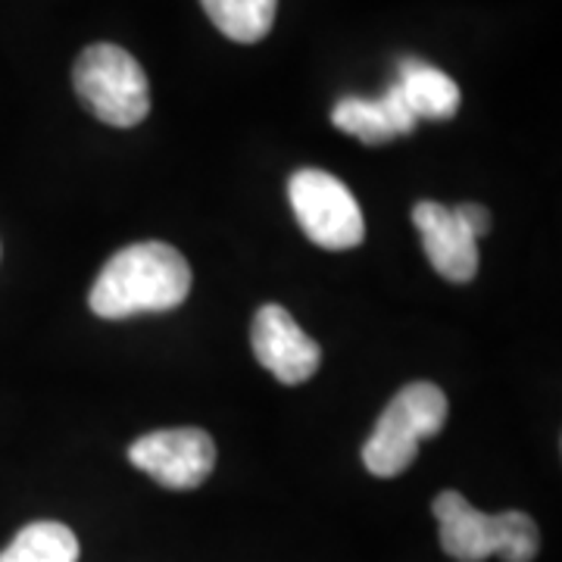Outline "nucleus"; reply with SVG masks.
<instances>
[{
    "instance_id": "3",
    "label": "nucleus",
    "mask_w": 562,
    "mask_h": 562,
    "mask_svg": "<svg viewBox=\"0 0 562 562\" xmlns=\"http://www.w3.org/2000/svg\"><path fill=\"white\" fill-rule=\"evenodd\" d=\"M81 103L113 128H135L150 113V85L140 63L116 44H91L72 66Z\"/></svg>"
},
{
    "instance_id": "5",
    "label": "nucleus",
    "mask_w": 562,
    "mask_h": 562,
    "mask_svg": "<svg viewBox=\"0 0 562 562\" xmlns=\"http://www.w3.org/2000/svg\"><path fill=\"white\" fill-rule=\"evenodd\" d=\"M128 460L162 487L194 491L216 465V443L203 428H162L132 443Z\"/></svg>"
},
{
    "instance_id": "9",
    "label": "nucleus",
    "mask_w": 562,
    "mask_h": 562,
    "mask_svg": "<svg viewBox=\"0 0 562 562\" xmlns=\"http://www.w3.org/2000/svg\"><path fill=\"white\" fill-rule=\"evenodd\" d=\"M331 122L344 135H353L369 147H379L387 140L409 135L419 120L413 116V110L403 101L401 88L391 85L379 101H366V98H344L331 110Z\"/></svg>"
},
{
    "instance_id": "13",
    "label": "nucleus",
    "mask_w": 562,
    "mask_h": 562,
    "mask_svg": "<svg viewBox=\"0 0 562 562\" xmlns=\"http://www.w3.org/2000/svg\"><path fill=\"white\" fill-rule=\"evenodd\" d=\"M501 519V547H497V557L503 562H531L541 550V531L535 519L528 513L519 509H506L497 513Z\"/></svg>"
},
{
    "instance_id": "10",
    "label": "nucleus",
    "mask_w": 562,
    "mask_h": 562,
    "mask_svg": "<svg viewBox=\"0 0 562 562\" xmlns=\"http://www.w3.org/2000/svg\"><path fill=\"white\" fill-rule=\"evenodd\" d=\"M394 85L401 88L403 101L416 120L447 122L460 110V85L431 63L413 60V57L401 60Z\"/></svg>"
},
{
    "instance_id": "4",
    "label": "nucleus",
    "mask_w": 562,
    "mask_h": 562,
    "mask_svg": "<svg viewBox=\"0 0 562 562\" xmlns=\"http://www.w3.org/2000/svg\"><path fill=\"white\" fill-rule=\"evenodd\" d=\"M288 201L303 235L322 250H353L366 238V220L353 191L325 169H301L288 181Z\"/></svg>"
},
{
    "instance_id": "7",
    "label": "nucleus",
    "mask_w": 562,
    "mask_h": 562,
    "mask_svg": "<svg viewBox=\"0 0 562 562\" xmlns=\"http://www.w3.org/2000/svg\"><path fill=\"white\" fill-rule=\"evenodd\" d=\"M413 225L419 228L422 250L441 279L465 284L479 276V241L457 222L450 206L435 201L416 203Z\"/></svg>"
},
{
    "instance_id": "2",
    "label": "nucleus",
    "mask_w": 562,
    "mask_h": 562,
    "mask_svg": "<svg viewBox=\"0 0 562 562\" xmlns=\"http://www.w3.org/2000/svg\"><path fill=\"white\" fill-rule=\"evenodd\" d=\"M447 422V397L438 384L413 382L387 403L375 431L362 447V462L375 479H397L416 457L419 443L435 438Z\"/></svg>"
},
{
    "instance_id": "1",
    "label": "nucleus",
    "mask_w": 562,
    "mask_h": 562,
    "mask_svg": "<svg viewBox=\"0 0 562 562\" xmlns=\"http://www.w3.org/2000/svg\"><path fill=\"white\" fill-rule=\"evenodd\" d=\"M191 291V266L176 247L140 241L122 247L101 269L91 288V310L101 319H132L140 313H166Z\"/></svg>"
},
{
    "instance_id": "12",
    "label": "nucleus",
    "mask_w": 562,
    "mask_h": 562,
    "mask_svg": "<svg viewBox=\"0 0 562 562\" xmlns=\"http://www.w3.org/2000/svg\"><path fill=\"white\" fill-rule=\"evenodd\" d=\"M206 16L225 38L257 44L269 35L279 0H201Z\"/></svg>"
},
{
    "instance_id": "11",
    "label": "nucleus",
    "mask_w": 562,
    "mask_h": 562,
    "mask_svg": "<svg viewBox=\"0 0 562 562\" xmlns=\"http://www.w3.org/2000/svg\"><path fill=\"white\" fill-rule=\"evenodd\" d=\"M79 538L63 522H32L22 528L7 550H0V562H79Z\"/></svg>"
},
{
    "instance_id": "8",
    "label": "nucleus",
    "mask_w": 562,
    "mask_h": 562,
    "mask_svg": "<svg viewBox=\"0 0 562 562\" xmlns=\"http://www.w3.org/2000/svg\"><path fill=\"white\" fill-rule=\"evenodd\" d=\"M431 513L438 519L441 550L457 562H484L497 557L501 547V519L475 509L460 491H441Z\"/></svg>"
},
{
    "instance_id": "6",
    "label": "nucleus",
    "mask_w": 562,
    "mask_h": 562,
    "mask_svg": "<svg viewBox=\"0 0 562 562\" xmlns=\"http://www.w3.org/2000/svg\"><path fill=\"white\" fill-rule=\"evenodd\" d=\"M250 344L262 369L272 372L281 384H303L319 372L322 347L303 331L284 306H260L250 325Z\"/></svg>"
},
{
    "instance_id": "14",
    "label": "nucleus",
    "mask_w": 562,
    "mask_h": 562,
    "mask_svg": "<svg viewBox=\"0 0 562 562\" xmlns=\"http://www.w3.org/2000/svg\"><path fill=\"white\" fill-rule=\"evenodd\" d=\"M450 210H453L457 222H460L462 228H465L475 241L491 232V210L482 206V203H460V206H450Z\"/></svg>"
}]
</instances>
